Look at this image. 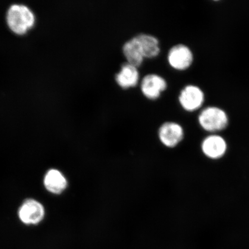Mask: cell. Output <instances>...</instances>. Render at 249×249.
Wrapping results in <instances>:
<instances>
[{
    "mask_svg": "<svg viewBox=\"0 0 249 249\" xmlns=\"http://www.w3.org/2000/svg\"><path fill=\"white\" fill-rule=\"evenodd\" d=\"M185 129L176 121H166L160 124L158 130L159 141L164 147L175 148L185 138Z\"/></svg>",
    "mask_w": 249,
    "mask_h": 249,
    "instance_id": "obj_3",
    "label": "cell"
},
{
    "mask_svg": "<svg viewBox=\"0 0 249 249\" xmlns=\"http://www.w3.org/2000/svg\"><path fill=\"white\" fill-rule=\"evenodd\" d=\"M167 60L170 67L173 70L185 71L189 70L194 64V53L188 45L178 43L169 49Z\"/></svg>",
    "mask_w": 249,
    "mask_h": 249,
    "instance_id": "obj_4",
    "label": "cell"
},
{
    "mask_svg": "<svg viewBox=\"0 0 249 249\" xmlns=\"http://www.w3.org/2000/svg\"><path fill=\"white\" fill-rule=\"evenodd\" d=\"M6 22L9 29L18 35H23L34 26L36 17L29 6L14 4L9 6L6 12Z\"/></svg>",
    "mask_w": 249,
    "mask_h": 249,
    "instance_id": "obj_1",
    "label": "cell"
},
{
    "mask_svg": "<svg viewBox=\"0 0 249 249\" xmlns=\"http://www.w3.org/2000/svg\"><path fill=\"white\" fill-rule=\"evenodd\" d=\"M140 91L149 101L160 98L167 89L168 83L165 78L157 73H148L143 77L140 82Z\"/></svg>",
    "mask_w": 249,
    "mask_h": 249,
    "instance_id": "obj_7",
    "label": "cell"
},
{
    "mask_svg": "<svg viewBox=\"0 0 249 249\" xmlns=\"http://www.w3.org/2000/svg\"><path fill=\"white\" fill-rule=\"evenodd\" d=\"M202 154L211 160L222 159L228 150L226 140L219 134H209L202 140L200 144Z\"/></svg>",
    "mask_w": 249,
    "mask_h": 249,
    "instance_id": "obj_6",
    "label": "cell"
},
{
    "mask_svg": "<svg viewBox=\"0 0 249 249\" xmlns=\"http://www.w3.org/2000/svg\"><path fill=\"white\" fill-rule=\"evenodd\" d=\"M44 185L48 191L54 194H60L67 188L66 178L60 171L50 170L44 178Z\"/></svg>",
    "mask_w": 249,
    "mask_h": 249,
    "instance_id": "obj_12",
    "label": "cell"
},
{
    "mask_svg": "<svg viewBox=\"0 0 249 249\" xmlns=\"http://www.w3.org/2000/svg\"><path fill=\"white\" fill-rule=\"evenodd\" d=\"M44 216V207L32 199L25 201L18 210V217L26 225H36L41 222Z\"/></svg>",
    "mask_w": 249,
    "mask_h": 249,
    "instance_id": "obj_8",
    "label": "cell"
},
{
    "mask_svg": "<svg viewBox=\"0 0 249 249\" xmlns=\"http://www.w3.org/2000/svg\"><path fill=\"white\" fill-rule=\"evenodd\" d=\"M122 52L127 63L139 68L144 62L145 58L135 36L124 43Z\"/></svg>",
    "mask_w": 249,
    "mask_h": 249,
    "instance_id": "obj_10",
    "label": "cell"
},
{
    "mask_svg": "<svg viewBox=\"0 0 249 249\" xmlns=\"http://www.w3.org/2000/svg\"><path fill=\"white\" fill-rule=\"evenodd\" d=\"M117 85L123 89L135 88L140 82L139 68L124 62L119 71L115 74Z\"/></svg>",
    "mask_w": 249,
    "mask_h": 249,
    "instance_id": "obj_9",
    "label": "cell"
},
{
    "mask_svg": "<svg viewBox=\"0 0 249 249\" xmlns=\"http://www.w3.org/2000/svg\"><path fill=\"white\" fill-rule=\"evenodd\" d=\"M135 37L141 47L145 59L157 58L160 54V42L157 37L146 33H140L135 36Z\"/></svg>",
    "mask_w": 249,
    "mask_h": 249,
    "instance_id": "obj_11",
    "label": "cell"
},
{
    "mask_svg": "<svg viewBox=\"0 0 249 249\" xmlns=\"http://www.w3.org/2000/svg\"><path fill=\"white\" fill-rule=\"evenodd\" d=\"M198 123L202 130L209 134H216L226 129L229 117L225 110L215 106L202 108L198 114Z\"/></svg>",
    "mask_w": 249,
    "mask_h": 249,
    "instance_id": "obj_2",
    "label": "cell"
},
{
    "mask_svg": "<svg viewBox=\"0 0 249 249\" xmlns=\"http://www.w3.org/2000/svg\"><path fill=\"white\" fill-rule=\"evenodd\" d=\"M205 99L203 90L195 85H188L183 87L178 96L180 107L188 113L200 110L204 104Z\"/></svg>",
    "mask_w": 249,
    "mask_h": 249,
    "instance_id": "obj_5",
    "label": "cell"
}]
</instances>
